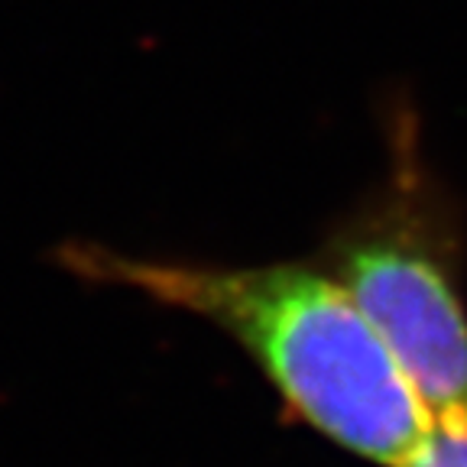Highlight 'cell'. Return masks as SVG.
Instances as JSON below:
<instances>
[{
    "instance_id": "6da1fadb",
    "label": "cell",
    "mask_w": 467,
    "mask_h": 467,
    "mask_svg": "<svg viewBox=\"0 0 467 467\" xmlns=\"http://www.w3.org/2000/svg\"><path fill=\"white\" fill-rule=\"evenodd\" d=\"M56 260L88 283L124 285L212 321L263 367L289 412L387 467H409L431 419L393 350L321 263L198 266L75 241Z\"/></svg>"
},
{
    "instance_id": "7a4b0ae2",
    "label": "cell",
    "mask_w": 467,
    "mask_h": 467,
    "mask_svg": "<svg viewBox=\"0 0 467 467\" xmlns=\"http://www.w3.org/2000/svg\"><path fill=\"white\" fill-rule=\"evenodd\" d=\"M393 130L387 182L335 227L318 263L370 318L431 419L467 425V312L458 292V247L419 160L416 133L409 124Z\"/></svg>"
},
{
    "instance_id": "3957f363",
    "label": "cell",
    "mask_w": 467,
    "mask_h": 467,
    "mask_svg": "<svg viewBox=\"0 0 467 467\" xmlns=\"http://www.w3.org/2000/svg\"><path fill=\"white\" fill-rule=\"evenodd\" d=\"M409 467H467V425L435 422Z\"/></svg>"
}]
</instances>
